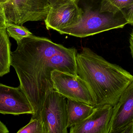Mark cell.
<instances>
[{
    "mask_svg": "<svg viewBox=\"0 0 133 133\" xmlns=\"http://www.w3.org/2000/svg\"><path fill=\"white\" fill-rule=\"evenodd\" d=\"M116 15L101 12L87 7L83 11L80 22L57 32L61 34L83 38L110 30L122 29L127 24V22L123 16Z\"/></svg>",
    "mask_w": 133,
    "mask_h": 133,
    "instance_id": "cell-3",
    "label": "cell"
},
{
    "mask_svg": "<svg viewBox=\"0 0 133 133\" xmlns=\"http://www.w3.org/2000/svg\"><path fill=\"white\" fill-rule=\"evenodd\" d=\"M2 5L6 23L21 26L29 21H44L51 7L48 0H9Z\"/></svg>",
    "mask_w": 133,
    "mask_h": 133,
    "instance_id": "cell-4",
    "label": "cell"
},
{
    "mask_svg": "<svg viewBox=\"0 0 133 133\" xmlns=\"http://www.w3.org/2000/svg\"><path fill=\"white\" fill-rule=\"evenodd\" d=\"M18 133H45L43 126L40 119L31 118L25 126L20 129Z\"/></svg>",
    "mask_w": 133,
    "mask_h": 133,
    "instance_id": "cell-15",
    "label": "cell"
},
{
    "mask_svg": "<svg viewBox=\"0 0 133 133\" xmlns=\"http://www.w3.org/2000/svg\"><path fill=\"white\" fill-rule=\"evenodd\" d=\"M113 107L105 105L95 107L92 113L70 128V133H109Z\"/></svg>",
    "mask_w": 133,
    "mask_h": 133,
    "instance_id": "cell-9",
    "label": "cell"
},
{
    "mask_svg": "<svg viewBox=\"0 0 133 133\" xmlns=\"http://www.w3.org/2000/svg\"><path fill=\"white\" fill-rule=\"evenodd\" d=\"M65 99L55 90L46 97L39 116L45 133H68Z\"/></svg>",
    "mask_w": 133,
    "mask_h": 133,
    "instance_id": "cell-5",
    "label": "cell"
},
{
    "mask_svg": "<svg viewBox=\"0 0 133 133\" xmlns=\"http://www.w3.org/2000/svg\"><path fill=\"white\" fill-rule=\"evenodd\" d=\"M11 52V65L19 79V86L33 109L31 118L39 119L48 94L54 90L51 73L55 70L77 75L75 48H66L47 37L33 35L17 42Z\"/></svg>",
    "mask_w": 133,
    "mask_h": 133,
    "instance_id": "cell-1",
    "label": "cell"
},
{
    "mask_svg": "<svg viewBox=\"0 0 133 133\" xmlns=\"http://www.w3.org/2000/svg\"><path fill=\"white\" fill-rule=\"evenodd\" d=\"M11 43L6 28L0 29V77L10 72Z\"/></svg>",
    "mask_w": 133,
    "mask_h": 133,
    "instance_id": "cell-12",
    "label": "cell"
},
{
    "mask_svg": "<svg viewBox=\"0 0 133 133\" xmlns=\"http://www.w3.org/2000/svg\"><path fill=\"white\" fill-rule=\"evenodd\" d=\"M76 60L77 75L90 89L95 103V107H114L133 82L130 73L108 61L89 48H83L77 54Z\"/></svg>",
    "mask_w": 133,
    "mask_h": 133,
    "instance_id": "cell-2",
    "label": "cell"
},
{
    "mask_svg": "<svg viewBox=\"0 0 133 133\" xmlns=\"http://www.w3.org/2000/svg\"><path fill=\"white\" fill-rule=\"evenodd\" d=\"M120 133H133V121L123 129Z\"/></svg>",
    "mask_w": 133,
    "mask_h": 133,
    "instance_id": "cell-18",
    "label": "cell"
},
{
    "mask_svg": "<svg viewBox=\"0 0 133 133\" xmlns=\"http://www.w3.org/2000/svg\"><path fill=\"white\" fill-rule=\"evenodd\" d=\"M5 28L9 36L13 38L17 43L33 35L26 27L21 25L6 23Z\"/></svg>",
    "mask_w": 133,
    "mask_h": 133,
    "instance_id": "cell-14",
    "label": "cell"
},
{
    "mask_svg": "<svg viewBox=\"0 0 133 133\" xmlns=\"http://www.w3.org/2000/svg\"><path fill=\"white\" fill-rule=\"evenodd\" d=\"M133 121V82L122 94L116 105L110 123L109 133H120Z\"/></svg>",
    "mask_w": 133,
    "mask_h": 133,
    "instance_id": "cell-10",
    "label": "cell"
},
{
    "mask_svg": "<svg viewBox=\"0 0 133 133\" xmlns=\"http://www.w3.org/2000/svg\"><path fill=\"white\" fill-rule=\"evenodd\" d=\"M133 2V0H102L99 12L116 15Z\"/></svg>",
    "mask_w": 133,
    "mask_h": 133,
    "instance_id": "cell-13",
    "label": "cell"
},
{
    "mask_svg": "<svg viewBox=\"0 0 133 133\" xmlns=\"http://www.w3.org/2000/svg\"><path fill=\"white\" fill-rule=\"evenodd\" d=\"M121 12L127 24L133 26V2L127 8L122 10Z\"/></svg>",
    "mask_w": 133,
    "mask_h": 133,
    "instance_id": "cell-16",
    "label": "cell"
},
{
    "mask_svg": "<svg viewBox=\"0 0 133 133\" xmlns=\"http://www.w3.org/2000/svg\"><path fill=\"white\" fill-rule=\"evenodd\" d=\"M129 42V47L130 48V53L133 59V30L130 33Z\"/></svg>",
    "mask_w": 133,
    "mask_h": 133,
    "instance_id": "cell-19",
    "label": "cell"
},
{
    "mask_svg": "<svg viewBox=\"0 0 133 133\" xmlns=\"http://www.w3.org/2000/svg\"><path fill=\"white\" fill-rule=\"evenodd\" d=\"M69 1H71V0H48L51 5H54L56 4H59V3Z\"/></svg>",
    "mask_w": 133,
    "mask_h": 133,
    "instance_id": "cell-21",
    "label": "cell"
},
{
    "mask_svg": "<svg viewBox=\"0 0 133 133\" xmlns=\"http://www.w3.org/2000/svg\"><path fill=\"white\" fill-rule=\"evenodd\" d=\"M6 19L2 5L0 4V29L5 28Z\"/></svg>",
    "mask_w": 133,
    "mask_h": 133,
    "instance_id": "cell-17",
    "label": "cell"
},
{
    "mask_svg": "<svg viewBox=\"0 0 133 133\" xmlns=\"http://www.w3.org/2000/svg\"><path fill=\"white\" fill-rule=\"evenodd\" d=\"M94 108V106L84 102L67 99V128H71L87 118Z\"/></svg>",
    "mask_w": 133,
    "mask_h": 133,
    "instance_id": "cell-11",
    "label": "cell"
},
{
    "mask_svg": "<svg viewBox=\"0 0 133 133\" xmlns=\"http://www.w3.org/2000/svg\"><path fill=\"white\" fill-rule=\"evenodd\" d=\"M9 0H0V4H4L8 2Z\"/></svg>",
    "mask_w": 133,
    "mask_h": 133,
    "instance_id": "cell-22",
    "label": "cell"
},
{
    "mask_svg": "<svg viewBox=\"0 0 133 133\" xmlns=\"http://www.w3.org/2000/svg\"><path fill=\"white\" fill-rule=\"evenodd\" d=\"M51 79L55 91L66 99L95 105L90 89L78 75L55 70L51 73Z\"/></svg>",
    "mask_w": 133,
    "mask_h": 133,
    "instance_id": "cell-6",
    "label": "cell"
},
{
    "mask_svg": "<svg viewBox=\"0 0 133 133\" xmlns=\"http://www.w3.org/2000/svg\"><path fill=\"white\" fill-rule=\"evenodd\" d=\"M83 11L78 5V0H71L51 5L45 20L48 30L57 32L80 22Z\"/></svg>",
    "mask_w": 133,
    "mask_h": 133,
    "instance_id": "cell-7",
    "label": "cell"
},
{
    "mask_svg": "<svg viewBox=\"0 0 133 133\" xmlns=\"http://www.w3.org/2000/svg\"><path fill=\"white\" fill-rule=\"evenodd\" d=\"M0 113L14 115H32L34 111L20 87H12L0 83Z\"/></svg>",
    "mask_w": 133,
    "mask_h": 133,
    "instance_id": "cell-8",
    "label": "cell"
},
{
    "mask_svg": "<svg viewBox=\"0 0 133 133\" xmlns=\"http://www.w3.org/2000/svg\"><path fill=\"white\" fill-rule=\"evenodd\" d=\"M9 132V131L5 125L0 120V133H8Z\"/></svg>",
    "mask_w": 133,
    "mask_h": 133,
    "instance_id": "cell-20",
    "label": "cell"
}]
</instances>
